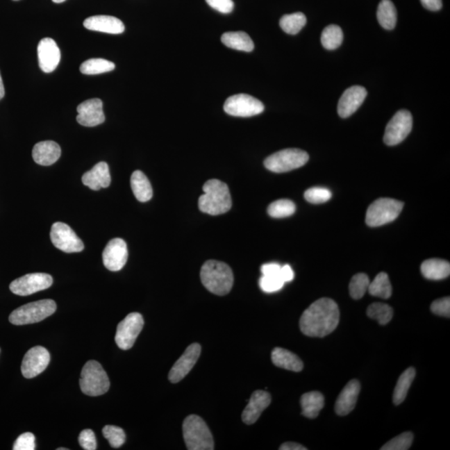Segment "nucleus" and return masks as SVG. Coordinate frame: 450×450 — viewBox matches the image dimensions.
<instances>
[{
  "label": "nucleus",
  "mask_w": 450,
  "mask_h": 450,
  "mask_svg": "<svg viewBox=\"0 0 450 450\" xmlns=\"http://www.w3.org/2000/svg\"><path fill=\"white\" fill-rule=\"evenodd\" d=\"M340 317L339 306L333 299H319L303 312L299 320L300 331L308 337L327 336L335 331Z\"/></svg>",
  "instance_id": "obj_1"
},
{
  "label": "nucleus",
  "mask_w": 450,
  "mask_h": 450,
  "mask_svg": "<svg viewBox=\"0 0 450 450\" xmlns=\"http://www.w3.org/2000/svg\"><path fill=\"white\" fill-rule=\"evenodd\" d=\"M204 194L199 199V210L210 215L225 214L232 207L231 192L226 183L210 179L203 186Z\"/></svg>",
  "instance_id": "obj_2"
},
{
  "label": "nucleus",
  "mask_w": 450,
  "mask_h": 450,
  "mask_svg": "<svg viewBox=\"0 0 450 450\" xmlns=\"http://www.w3.org/2000/svg\"><path fill=\"white\" fill-rule=\"evenodd\" d=\"M203 285L212 294L224 296L232 290L233 271L227 264L217 260L204 262L200 271Z\"/></svg>",
  "instance_id": "obj_3"
},
{
  "label": "nucleus",
  "mask_w": 450,
  "mask_h": 450,
  "mask_svg": "<svg viewBox=\"0 0 450 450\" xmlns=\"http://www.w3.org/2000/svg\"><path fill=\"white\" fill-rule=\"evenodd\" d=\"M183 435L190 450H212L215 449L212 433L204 420L198 415L187 417L183 424Z\"/></svg>",
  "instance_id": "obj_4"
},
{
  "label": "nucleus",
  "mask_w": 450,
  "mask_h": 450,
  "mask_svg": "<svg viewBox=\"0 0 450 450\" xmlns=\"http://www.w3.org/2000/svg\"><path fill=\"white\" fill-rule=\"evenodd\" d=\"M56 303L53 300L42 299L16 308L11 312L8 319L15 325L39 323L52 315L56 311Z\"/></svg>",
  "instance_id": "obj_5"
},
{
  "label": "nucleus",
  "mask_w": 450,
  "mask_h": 450,
  "mask_svg": "<svg viewBox=\"0 0 450 450\" xmlns=\"http://www.w3.org/2000/svg\"><path fill=\"white\" fill-rule=\"evenodd\" d=\"M79 385L83 394L99 396L108 392L110 381L102 365L97 361L90 360L83 366Z\"/></svg>",
  "instance_id": "obj_6"
},
{
  "label": "nucleus",
  "mask_w": 450,
  "mask_h": 450,
  "mask_svg": "<svg viewBox=\"0 0 450 450\" xmlns=\"http://www.w3.org/2000/svg\"><path fill=\"white\" fill-rule=\"evenodd\" d=\"M403 203L394 199L381 198L370 204L366 212L365 222L369 227H379L398 218Z\"/></svg>",
  "instance_id": "obj_7"
},
{
  "label": "nucleus",
  "mask_w": 450,
  "mask_h": 450,
  "mask_svg": "<svg viewBox=\"0 0 450 450\" xmlns=\"http://www.w3.org/2000/svg\"><path fill=\"white\" fill-rule=\"evenodd\" d=\"M308 154L299 149H287L274 153L265 160L267 169L274 173H285L307 164Z\"/></svg>",
  "instance_id": "obj_8"
},
{
  "label": "nucleus",
  "mask_w": 450,
  "mask_h": 450,
  "mask_svg": "<svg viewBox=\"0 0 450 450\" xmlns=\"http://www.w3.org/2000/svg\"><path fill=\"white\" fill-rule=\"evenodd\" d=\"M144 324L143 316L139 312H131L125 317L117 327L115 342L119 348L124 350L131 349Z\"/></svg>",
  "instance_id": "obj_9"
},
{
  "label": "nucleus",
  "mask_w": 450,
  "mask_h": 450,
  "mask_svg": "<svg viewBox=\"0 0 450 450\" xmlns=\"http://www.w3.org/2000/svg\"><path fill=\"white\" fill-rule=\"evenodd\" d=\"M412 127V118L410 111L399 110L393 116L385 128L383 141L389 146L397 145L406 139Z\"/></svg>",
  "instance_id": "obj_10"
},
{
  "label": "nucleus",
  "mask_w": 450,
  "mask_h": 450,
  "mask_svg": "<svg viewBox=\"0 0 450 450\" xmlns=\"http://www.w3.org/2000/svg\"><path fill=\"white\" fill-rule=\"evenodd\" d=\"M224 110L232 116L252 117L261 114L265 110V106L253 96L240 94L231 96L225 101Z\"/></svg>",
  "instance_id": "obj_11"
},
{
  "label": "nucleus",
  "mask_w": 450,
  "mask_h": 450,
  "mask_svg": "<svg viewBox=\"0 0 450 450\" xmlns=\"http://www.w3.org/2000/svg\"><path fill=\"white\" fill-rule=\"evenodd\" d=\"M50 239L58 249L65 253H78L85 249V244L68 224L57 222L52 225Z\"/></svg>",
  "instance_id": "obj_12"
},
{
  "label": "nucleus",
  "mask_w": 450,
  "mask_h": 450,
  "mask_svg": "<svg viewBox=\"0 0 450 450\" xmlns=\"http://www.w3.org/2000/svg\"><path fill=\"white\" fill-rule=\"evenodd\" d=\"M52 285L53 278L51 275L44 273H33L15 279L10 283V290L12 294L27 296L47 290Z\"/></svg>",
  "instance_id": "obj_13"
},
{
  "label": "nucleus",
  "mask_w": 450,
  "mask_h": 450,
  "mask_svg": "<svg viewBox=\"0 0 450 450\" xmlns=\"http://www.w3.org/2000/svg\"><path fill=\"white\" fill-rule=\"evenodd\" d=\"M50 362V354L42 346H35L25 353L21 371L24 378H33L40 374L47 368Z\"/></svg>",
  "instance_id": "obj_14"
},
{
  "label": "nucleus",
  "mask_w": 450,
  "mask_h": 450,
  "mask_svg": "<svg viewBox=\"0 0 450 450\" xmlns=\"http://www.w3.org/2000/svg\"><path fill=\"white\" fill-rule=\"evenodd\" d=\"M128 248L125 241L115 238L106 245L103 251V262L108 270L117 272L124 268L128 260Z\"/></svg>",
  "instance_id": "obj_15"
},
{
  "label": "nucleus",
  "mask_w": 450,
  "mask_h": 450,
  "mask_svg": "<svg viewBox=\"0 0 450 450\" xmlns=\"http://www.w3.org/2000/svg\"><path fill=\"white\" fill-rule=\"evenodd\" d=\"M200 353H201L200 344L197 343L190 344L170 369L169 381L173 383L181 382L194 368Z\"/></svg>",
  "instance_id": "obj_16"
},
{
  "label": "nucleus",
  "mask_w": 450,
  "mask_h": 450,
  "mask_svg": "<svg viewBox=\"0 0 450 450\" xmlns=\"http://www.w3.org/2000/svg\"><path fill=\"white\" fill-rule=\"evenodd\" d=\"M77 121L85 127H94L106 120L103 110V102L99 99H91L81 103L77 107Z\"/></svg>",
  "instance_id": "obj_17"
},
{
  "label": "nucleus",
  "mask_w": 450,
  "mask_h": 450,
  "mask_svg": "<svg viewBox=\"0 0 450 450\" xmlns=\"http://www.w3.org/2000/svg\"><path fill=\"white\" fill-rule=\"evenodd\" d=\"M61 53L56 42L44 38L38 45V60L40 69L44 73H51L60 64Z\"/></svg>",
  "instance_id": "obj_18"
},
{
  "label": "nucleus",
  "mask_w": 450,
  "mask_h": 450,
  "mask_svg": "<svg viewBox=\"0 0 450 450\" xmlns=\"http://www.w3.org/2000/svg\"><path fill=\"white\" fill-rule=\"evenodd\" d=\"M366 97L367 90L364 87L356 85L349 88L341 96L338 104V114L341 118H348L362 106Z\"/></svg>",
  "instance_id": "obj_19"
},
{
  "label": "nucleus",
  "mask_w": 450,
  "mask_h": 450,
  "mask_svg": "<svg viewBox=\"0 0 450 450\" xmlns=\"http://www.w3.org/2000/svg\"><path fill=\"white\" fill-rule=\"evenodd\" d=\"M271 403V396L264 390L254 391L250 397L247 406L245 407L242 420L246 424L250 425L256 422L262 412L269 407Z\"/></svg>",
  "instance_id": "obj_20"
},
{
  "label": "nucleus",
  "mask_w": 450,
  "mask_h": 450,
  "mask_svg": "<svg viewBox=\"0 0 450 450\" xmlns=\"http://www.w3.org/2000/svg\"><path fill=\"white\" fill-rule=\"evenodd\" d=\"M360 389V383L357 379H352L345 385L336 400L335 408L338 415H347L353 410Z\"/></svg>",
  "instance_id": "obj_21"
},
{
  "label": "nucleus",
  "mask_w": 450,
  "mask_h": 450,
  "mask_svg": "<svg viewBox=\"0 0 450 450\" xmlns=\"http://www.w3.org/2000/svg\"><path fill=\"white\" fill-rule=\"evenodd\" d=\"M83 26L92 31L119 35L124 31V24L115 17L95 15L83 21Z\"/></svg>",
  "instance_id": "obj_22"
},
{
  "label": "nucleus",
  "mask_w": 450,
  "mask_h": 450,
  "mask_svg": "<svg viewBox=\"0 0 450 450\" xmlns=\"http://www.w3.org/2000/svg\"><path fill=\"white\" fill-rule=\"evenodd\" d=\"M82 182L83 185L94 191L110 186L111 176L107 162H99L95 165L93 169L83 175Z\"/></svg>",
  "instance_id": "obj_23"
},
{
  "label": "nucleus",
  "mask_w": 450,
  "mask_h": 450,
  "mask_svg": "<svg viewBox=\"0 0 450 450\" xmlns=\"http://www.w3.org/2000/svg\"><path fill=\"white\" fill-rule=\"evenodd\" d=\"M33 160L38 165L49 166L54 164L61 156L60 146L53 141L40 142L33 149Z\"/></svg>",
  "instance_id": "obj_24"
},
{
  "label": "nucleus",
  "mask_w": 450,
  "mask_h": 450,
  "mask_svg": "<svg viewBox=\"0 0 450 450\" xmlns=\"http://www.w3.org/2000/svg\"><path fill=\"white\" fill-rule=\"evenodd\" d=\"M273 364L278 368L300 372L303 369L301 360L295 353L282 348H275L271 353Z\"/></svg>",
  "instance_id": "obj_25"
},
{
  "label": "nucleus",
  "mask_w": 450,
  "mask_h": 450,
  "mask_svg": "<svg viewBox=\"0 0 450 450\" xmlns=\"http://www.w3.org/2000/svg\"><path fill=\"white\" fill-rule=\"evenodd\" d=\"M420 269L424 277L431 281H441L449 277L450 274L449 262L439 258L425 260L421 265Z\"/></svg>",
  "instance_id": "obj_26"
},
{
  "label": "nucleus",
  "mask_w": 450,
  "mask_h": 450,
  "mask_svg": "<svg viewBox=\"0 0 450 450\" xmlns=\"http://www.w3.org/2000/svg\"><path fill=\"white\" fill-rule=\"evenodd\" d=\"M300 404H301L303 416L308 419H315L324 406V397L320 392H308L302 395Z\"/></svg>",
  "instance_id": "obj_27"
},
{
  "label": "nucleus",
  "mask_w": 450,
  "mask_h": 450,
  "mask_svg": "<svg viewBox=\"0 0 450 450\" xmlns=\"http://www.w3.org/2000/svg\"><path fill=\"white\" fill-rule=\"evenodd\" d=\"M131 183L133 193L140 202H147L152 199L151 183L142 171L136 170L132 174Z\"/></svg>",
  "instance_id": "obj_28"
},
{
  "label": "nucleus",
  "mask_w": 450,
  "mask_h": 450,
  "mask_svg": "<svg viewBox=\"0 0 450 450\" xmlns=\"http://www.w3.org/2000/svg\"><path fill=\"white\" fill-rule=\"evenodd\" d=\"M221 41L227 47L240 50V51L251 52L254 49L251 38L244 32L225 33L221 37Z\"/></svg>",
  "instance_id": "obj_29"
},
{
  "label": "nucleus",
  "mask_w": 450,
  "mask_h": 450,
  "mask_svg": "<svg viewBox=\"0 0 450 450\" xmlns=\"http://www.w3.org/2000/svg\"><path fill=\"white\" fill-rule=\"evenodd\" d=\"M377 19L379 24L387 31L394 28L397 23V11L391 0H382L377 10Z\"/></svg>",
  "instance_id": "obj_30"
},
{
  "label": "nucleus",
  "mask_w": 450,
  "mask_h": 450,
  "mask_svg": "<svg viewBox=\"0 0 450 450\" xmlns=\"http://www.w3.org/2000/svg\"><path fill=\"white\" fill-rule=\"evenodd\" d=\"M415 369L410 367L400 375L398 379L397 385L395 386L393 394V402L395 406H399L406 399L408 390L415 378Z\"/></svg>",
  "instance_id": "obj_31"
},
{
  "label": "nucleus",
  "mask_w": 450,
  "mask_h": 450,
  "mask_svg": "<svg viewBox=\"0 0 450 450\" xmlns=\"http://www.w3.org/2000/svg\"><path fill=\"white\" fill-rule=\"evenodd\" d=\"M369 293L375 297L389 299L392 295V285L386 273H379L372 282H370Z\"/></svg>",
  "instance_id": "obj_32"
},
{
  "label": "nucleus",
  "mask_w": 450,
  "mask_h": 450,
  "mask_svg": "<svg viewBox=\"0 0 450 450\" xmlns=\"http://www.w3.org/2000/svg\"><path fill=\"white\" fill-rule=\"evenodd\" d=\"M307 23L306 16L303 12L283 15L279 21V25L283 31L289 35H297Z\"/></svg>",
  "instance_id": "obj_33"
},
{
  "label": "nucleus",
  "mask_w": 450,
  "mask_h": 450,
  "mask_svg": "<svg viewBox=\"0 0 450 450\" xmlns=\"http://www.w3.org/2000/svg\"><path fill=\"white\" fill-rule=\"evenodd\" d=\"M343 39L344 35L341 28L338 25L331 24L324 29L321 35V43L324 48L333 50L340 47Z\"/></svg>",
  "instance_id": "obj_34"
},
{
  "label": "nucleus",
  "mask_w": 450,
  "mask_h": 450,
  "mask_svg": "<svg viewBox=\"0 0 450 450\" xmlns=\"http://www.w3.org/2000/svg\"><path fill=\"white\" fill-rule=\"evenodd\" d=\"M115 65L111 61L103 58H90L83 62L81 72L86 75L100 74L114 70Z\"/></svg>",
  "instance_id": "obj_35"
},
{
  "label": "nucleus",
  "mask_w": 450,
  "mask_h": 450,
  "mask_svg": "<svg viewBox=\"0 0 450 450\" xmlns=\"http://www.w3.org/2000/svg\"><path fill=\"white\" fill-rule=\"evenodd\" d=\"M367 315L370 319L377 320L379 324L385 325L393 318L394 311L393 308L386 303H374L370 304L367 310Z\"/></svg>",
  "instance_id": "obj_36"
},
{
  "label": "nucleus",
  "mask_w": 450,
  "mask_h": 450,
  "mask_svg": "<svg viewBox=\"0 0 450 450\" xmlns=\"http://www.w3.org/2000/svg\"><path fill=\"white\" fill-rule=\"evenodd\" d=\"M295 204L290 199H278L269 204L268 214L273 218H286L294 214Z\"/></svg>",
  "instance_id": "obj_37"
},
{
  "label": "nucleus",
  "mask_w": 450,
  "mask_h": 450,
  "mask_svg": "<svg viewBox=\"0 0 450 450\" xmlns=\"http://www.w3.org/2000/svg\"><path fill=\"white\" fill-rule=\"evenodd\" d=\"M370 281L368 275L364 273L353 275L349 283V294L353 299H360L368 291Z\"/></svg>",
  "instance_id": "obj_38"
},
{
  "label": "nucleus",
  "mask_w": 450,
  "mask_h": 450,
  "mask_svg": "<svg viewBox=\"0 0 450 450\" xmlns=\"http://www.w3.org/2000/svg\"><path fill=\"white\" fill-rule=\"evenodd\" d=\"M103 437L112 448H119L125 443L126 435L122 428L114 425H106L103 428Z\"/></svg>",
  "instance_id": "obj_39"
},
{
  "label": "nucleus",
  "mask_w": 450,
  "mask_h": 450,
  "mask_svg": "<svg viewBox=\"0 0 450 450\" xmlns=\"http://www.w3.org/2000/svg\"><path fill=\"white\" fill-rule=\"evenodd\" d=\"M412 440L414 435L411 432H404L387 442L381 450H407L410 448Z\"/></svg>",
  "instance_id": "obj_40"
},
{
  "label": "nucleus",
  "mask_w": 450,
  "mask_h": 450,
  "mask_svg": "<svg viewBox=\"0 0 450 450\" xmlns=\"http://www.w3.org/2000/svg\"><path fill=\"white\" fill-rule=\"evenodd\" d=\"M331 197V191L326 189V188L314 187L308 189L304 193V199L308 203L315 204L327 202Z\"/></svg>",
  "instance_id": "obj_41"
},
{
  "label": "nucleus",
  "mask_w": 450,
  "mask_h": 450,
  "mask_svg": "<svg viewBox=\"0 0 450 450\" xmlns=\"http://www.w3.org/2000/svg\"><path fill=\"white\" fill-rule=\"evenodd\" d=\"M285 283L279 277V275H277V276H265V275H262L260 279V289L265 293H274V292L281 290Z\"/></svg>",
  "instance_id": "obj_42"
},
{
  "label": "nucleus",
  "mask_w": 450,
  "mask_h": 450,
  "mask_svg": "<svg viewBox=\"0 0 450 450\" xmlns=\"http://www.w3.org/2000/svg\"><path fill=\"white\" fill-rule=\"evenodd\" d=\"M35 437L32 433H24L18 437L14 444V450H33L35 449Z\"/></svg>",
  "instance_id": "obj_43"
},
{
  "label": "nucleus",
  "mask_w": 450,
  "mask_h": 450,
  "mask_svg": "<svg viewBox=\"0 0 450 450\" xmlns=\"http://www.w3.org/2000/svg\"><path fill=\"white\" fill-rule=\"evenodd\" d=\"M79 444L85 450H95L97 449V441L93 431L85 429L78 437Z\"/></svg>",
  "instance_id": "obj_44"
},
{
  "label": "nucleus",
  "mask_w": 450,
  "mask_h": 450,
  "mask_svg": "<svg viewBox=\"0 0 450 450\" xmlns=\"http://www.w3.org/2000/svg\"><path fill=\"white\" fill-rule=\"evenodd\" d=\"M431 311L433 314L446 317V318H449L450 317V299L449 297H444L439 299H436L435 301H433L431 304Z\"/></svg>",
  "instance_id": "obj_45"
},
{
  "label": "nucleus",
  "mask_w": 450,
  "mask_h": 450,
  "mask_svg": "<svg viewBox=\"0 0 450 450\" xmlns=\"http://www.w3.org/2000/svg\"><path fill=\"white\" fill-rule=\"evenodd\" d=\"M206 1L208 6L222 14H229L235 6L233 0H206Z\"/></svg>",
  "instance_id": "obj_46"
},
{
  "label": "nucleus",
  "mask_w": 450,
  "mask_h": 450,
  "mask_svg": "<svg viewBox=\"0 0 450 450\" xmlns=\"http://www.w3.org/2000/svg\"><path fill=\"white\" fill-rule=\"evenodd\" d=\"M281 269V265L277 264V262H269V264L262 265L261 273L265 276H277Z\"/></svg>",
  "instance_id": "obj_47"
},
{
  "label": "nucleus",
  "mask_w": 450,
  "mask_h": 450,
  "mask_svg": "<svg viewBox=\"0 0 450 450\" xmlns=\"http://www.w3.org/2000/svg\"><path fill=\"white\" fill-rule=\"evenodd\" d=\"M278 275L285 283L290 282L293 281L294 278V271L289 265L281 266Z\"/></svg>",
  "instance_id": "obj_48"
},
{
  "label": "nucleus",
  "mask_w": 450,
  "mask_h": 450,
  "mask_svg": "<svg viewBox=\"0 0 450 450\" xmlns=\"http://www.w3.org/2000/svg\"><path fill=\"white\" fill-rule=\"evenodd\" d=\"M422 6L431 11H439L442 8V0H420Z\"/></svg>",
  "instance_id": "obj_49"
},
{
  "label": "nucleus",
  "mask_w": 450,
  "mask_h": 450,
  "mask_svg": "<svg viewBox=\"0 0 450 450\" xmlns=\"http://www.w3.org/2000/svg\"><path fill=\"white\" fill-rule=\"evenodd\" d=\"M279 449L281 450H306L307 448L304 447V446L297 444V443H294V442H287V443L283 444L281 447H279Z\"/></svg>",
  "instance_id": "obj_50"
},
{
  "label": "nucleus",
  "mask_w": 450,
  "mask_h": 450,
  "mask_svg": "<svg viewBox=\"0 0 450 450\" xmlns=\"http://www.w3.org/2000/svg\"><path fill=\"white\" fill-rule=\"evenodd\" d=\"M4 94H6V91H4L1 73H0V100H1L4 97Z\"/></svg>",
  "instance_id": "obj_51"
},
{
  "label": "nucleus",
  "mask_w": 450,
  "mask_h": 450,
  "mask_svg": "<svg viewBox=\"0 0 450 450\" xmlns=\"http://www.w3.org/2000/svg\"><path fill=\"white\" fill-rule=\"evenodd\" d=\"M52 1H53V3H62V2L66 1V0H52Z\"/></svg>",
  "instance_id": "obj_52"
},
{
  "label": "nucleus",
  "mask_w": 450,
  "mask_h": 450,
  "mask_svg": "<svg viewBox=\"0 0 450 450\" xmlns=\"http://www.w3.org/2000/svg\"><path fill=\"white\" fill-rule=\"evenodd\" d=\"M15 1H18V0H15Z\"/></svg>",
  "instance_id": "obj_53"
}]
</instances>
